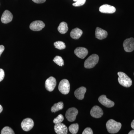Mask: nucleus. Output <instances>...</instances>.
Instances as JSON below:
<instances>
[{
    "label": "nucleus",
    "instance_id": "f257e3e1",
    "mask_svg": "<svg viewBox=\"0 0 134 134\" xmlns=\"http://www.w3.org/2000/svg\"><path fill=\"white\" fill-rule=\"evenodd\" d=\"M121 127L120 122H117L114 120H109L106 123V127L109 133L115 134L119 131Z\"/></svg>",
    "mask_w": 134,
    "mask_h": 134
},
{
    "label": "nucleus",
    "instance_id": "f03ea898",
    "mask_svg": "<svg viewBox=\"0 0 134 134\" xmlns=\"http://www.w3.org/2000/svg\"><path fill=\"white\" fill-rule=\"evenodd\" d=\"M117 74L119 76L118 81L121 85L126 88H129L132 86V79L126 74L120 72H118Z\"/></svg>",
    "mask_w": 134,
    "mask_h": 134
},
{
    "label": "nucleus",
    "instance_id": "7ed1b4c3",
    "mask_svg": "<svg viewBox=\"0 0 134 134\" xmlns=\"http://www.w3.org/2000/svg\"><path fill=\"white\" fill-rule=\"evenodd\" d=\"M98 55L96 54H93L86 59L84 63L85 68L86 69H91L96 66L98 62Z\"/></svg>",
    "mask_w": 134,
    "mask_h": 134
},
{
    "label": "nucleus",
    "instance_id": "20e7f679",
    "mask_svg": "<svg viewBox=\"0 0 134 134\" xmlns=\"http://www.w3.org/2000/svg\"><path fill=\"white\" fill-rule=\"evenodd\" d=\"M59 91L62 94L66 95L69 92L70 85L68 80L66 79H63L59 84Z\"/></svg>",
    "mask_w": 134,
    "mask_h": 134
},
{
    "label": "nucleus",
    "instance_id": "39448f33",
    "mask_svg": "<svg viewBox=\"0 0 134 134\" xmlns=\"http://www.w3.org/2000/svg\"><path fill=\"white\" fill-rule=\"evenodd\" d=\"M78 113V111L76 108L72 107L67 110L66 113V117L67 119L70 122L74 121L76 119L77 115Z\"/></svg>",
    "mask_w": 134,
    "mask_h": 134
},
{
    "label": "nucleus",
    "instance_id": "423d86ee",
    "mask_svg": "<svg viewBox=\"0 0 134 134\" xmlns=\"http://www.w3.org/2000/svg\"><path fill=\"white\" fill-rule=\"evenodd\" d=\"M34 122L30 118H26L22 121L21 126L22 129L25 132H28L33 127Z\"/></svg>",
    "mask_w": 134,
    "mask_h": 134
},
{
    "label": "nucleus",
    "instance_id": "0eeeda50",
    "mask_svg": "<svg viewBox=\"0 0 134 134\" xmlns=\"http://www.w3.org/2000/svg\"><path fill=\"white\" fill-rule=\"evenodd\" d=\"M123 46L125 52H131L134 50V38H133L126 39L124 41Z\"/></svg>",
    "mask_w": 134,
    "mask_h": 134
},
{
    "label": "nucleus",
    "instance_id": "6e6552de",
    "mask_svg": "<svg viewBox=\"0 0 134 134\" xmlns=\"http://www.w3.org/2000/svg\"><path fill=\"white\" fill-rule=\"evenodd\" d=\"M56 80L54 77H50L46 80L45 86L48 91H53L56 85Z\"/></svg>",
    "mask_w": 134,
    "mask_h": 134
},
{
    "label": "nucleus",
    "instance_id": "1a4fd4ad",
    "mask_svg": "<svg viewBox=\"0 0 134 134\" xmlns=\"http://www.w3.org/2000/svg\"><path fill=\"white\" fill-rule=\"evenodd\" d=\"M45 26L42 21H36L32 22L30 25V28L33 31H40Z\"/></svg>",
    "mask_w": 134,
    "mask_h": 134
},
{
    "label": "nucleus",
    "instance_id": "9d476101",
    "mask_svg": "<svg viewBox=\"0 0 134 134\" xmlns=\"http://www.w3.org/2000/svg\"><path fill=\"white\" fill-rule=\"evenodd\" d=\"M99 103L107 108H111L114 105V103L113 101L108 99L105 95H102L98 98Z\"/></svg>",
    "mask_w": 134,
    "mask_h": 134
},
{
    "label": "nucleus",
    "instance_id": "9b49d317",
    "mask_svg": "<svg viewBox=\"0 0 134 134\" xmlns=\"http://www.w3.org/2000/svg\"><path fill=\"white\" fill-rule=\"evenodd\" d=\"M90 114L92 117L95 118H100L103 115V111L102 109L98 106H94L92 108Z\"/></svg>",
    "mask_w": 134,
    "mask_h": 134
},
{
    "label": "nucleus",
    "instance_id": "f8f14e48",
    "mask_svg": "<svg viewBox=\"0 0 134 134\" xmlns=\"http://www.w3.org/2000/svg\"><path fill=\"white\" fill-rule=\"evenodd\" d=\"M75 54L81 59H84L88 55V51L84 47H79L76 48L74 51Z\"/></svg>",
    "mask_w": 134,
    "mask_h": 134
},
{
    "label": "nucleus",
    "instance_id": "ddd939ff",
    "mask_svg": "<svg viewBox=\"0 0 134 134\" xmlns=\"http://www.w3.org/2000/svg\"><path fill=\"white\" fill-rule=\"evenodd\" d=\"M54 130L58 134H66L68 133V129L66 125L63 123H60L55 124L54 127Z\"/></svg>",
    "mask_w": 134,
    "mask_h": 134
},
{
    "label": "nucleus",
    "instance_id": "4468645a",
    "mask_svg": "<svg viewBox=\"0 0 134 134\" xmlns=\"http://www.w3.org/2000/svg\"><path fill=\"white\" fill-rule=\"evenodd\" d=\"M99 10L101 13L113 14L116 11V9L113 6L107 4H105L100 6L99 8Z\"/></svg>",
    "mask_w": 134,
    "mask_h": 134
},
{
    "label": "nucleus",
    "instance_id": "2eb2a0df",
    "mask_svg": "<svg viewBox=\"0 0 134 134\" xmlns=\"http://www.w3.org/2000/svg\"><path fill=\"white\" fill-rule=\"evenodd\" d=\"M13 15L12 13L8 10H5L2 16L1 20L3 23L8 24L12 21Z\"/></svg>",
    "mask_w": 134,
    "mask_h": 134
},
{
    "label": "nucleus",
    "instance_id": "dca6fc26",
    "mask_svg": "<svg viewBox=\"0 0 134 134\" xmlns=\"http://www.w3.org/2000/svg\"><path fill=\"white\" fill-rule=\"evenodd\" d=\"M95 35L96 38L102 40L107 38L108 36V33L105 30L98 27L96 29Z\"/></svg>",
    "mask_w": 134,
    "mask_h": 134
},
{
    "label": "nucleus",
    "instance_id": "f3484780",
    "mask_svg": "<svg viewBox=\"0 0 134 134\" xmlns=\"http://www.w3.org/2000/svg\"><path fill=\"white\" fill-rule=\"evenodd\" d=\"M86 89L83 86L80 87L77 89L75 92V96L77 99L82 100L84 98L85 94L86 93Z\"/></svg>",
    "mask_w": 134,
    "mask_h": 134
},
{
    "label": "nucleus",
    "instance_id": "a211bd4d",
    "mask_svg": "<svg viewBox=\"0 0 134 134\" xmlns=\"http://www.w3.org/2000/svg\"><path fill=\"white\" fill-rule=\"evenodd\" d=\"M83 34L82 31L78 28L72 30L70 33V37L74 39L77 40L80 38Z\"/></svg>",
    "mask_w": 134,
    "mask_h": 134
},
{
    "label": "nucleus",
    "instance_id": "6ab92c4d",
    "mask_svg": "<svg viewBox=\"0 0 134 134\" xmlns=\"http://www.w3.org/2000/svg\"><path fill=\"white\" fill-rule=\"evenodd\" d=\"M58 31L62 34H65L66 33L68 30V24L65 22L61 23L58 28Z\"/></svg>",
    "mask_w": 134,
    "mask_h": 134
},
{
    "label": "nucleus",
    "instance_id": "aec40b11",
    "mask_svg": "<svg viewBox=\"0 0 134 134\" xmlns=\"http://www.w3.org/2000/svg\"><path fill=\"white\" fill-rule=\"evenodd\" d=\"M64 104L62 102L55 103L51 108L52 112L55 113L63 109Z\"/></svg>",
    "mask_w": 134,
    "mask_h": 134
},
{
    "label": "nucleus",
    "instance_id": "412c9836",
    "mask_svg": "<svg viewBox=\"0 0 134 134\" xmlns=\"http://www.w3.org/2000/svg\"><path fill=\"white\" fill-rule=\"evenodd\" d=\"M79 125L77 123L72 124L69 126V130L70 133L73 134H76L79 130Z\"/></svg>",
    "mask_w": 134,
    "mask_h": 134
},
{
    "label": "nucleus",
    "instance_id": "4be33fe9",
    "mask_svg": "<svg viewBox=\"0 0 134 134\" xmlns=\"http://www.w3.org/2000/svg\"><path fill=\"white\" fill-rule=\"evenodd\" d=\"M54 47L55 48L59 50H63L66 48V45L63 41H58L54 43Z\"/></svg>",
    "mask_w": 134,
    "mask_h": 134
},
{
    "label": "nucleus",
    "instance_id": "5701e85b",
    "mask_svg": "<svg viewBox=\"0 0 134 134\" xmlns=\"http://www.w3.org/2000/svg\"><path fill=\"white\" fill-rule=\"evenodd\" d=\"M53 61L54 62L60 66H62L64 65V60L60 56H58V55L55 56L53 60Z\"/></svg>",
    "mask_w": 134,
    "mask_h": 134
},
{
    "label": "nucleus",
    "instance_id": "b1692460",
    "mask_svg": "<svg viewBox=\"0 0 134 134\" xmlns=\"http://www.w3.org/2000/svg\"><path fill=\"white\" fill-rule=\"evenodd\" d=\"M1 134H14L15 133L13 130L9 127H4L1 130Z\"/></svg>",
    "mask_w": 134,
    "mask_h": 134
},
{
    "label": "nucleus",
    "instance_id": "393cba45",
    "mask_svg": "<svg viewBox=\"0 0 134 134\" xmlns=\"http://www.w3.org/2000/svg\"><path fill=\"white\" fill-rule=\"evenodd\" d=\"M64 119V117L62 114H60L58 115V117L55 118L53 121V122L54 124H59L62 123Z\"/></svg>",
    "mask_w": 134,
    "mask_h": 134
},
{
    "label": "nucleus",
    "instance_id": "a878e982",
    "mask_svg": "<svg viewBox=\"0 0 134 134\" xmlns=\"http://www.w3.org/2000/svg\"><path fill=\"white\" fill-rule=\"evenodd\" d=\"M86 0H77L75 3H73V5L74 7H80L82 6L85 3Z\"/></svg>",
    "mask_w": 134,
    "mask_h": 134
},
{
    "label": "nucleus",
    "instance_id": "bb28decb",
    "mask_svg": "<svg viewBox=\"0 0 134 134\" xmlns=\"http://www.w3.org/2000/svg\"><path fill=\"white\" fill-rule=\"evenodd\" d=\"M82 134H93V132L91 128H86L82 133Z\"/></svg>",
    "mask_w": 134,
    "mask_h": 134
},
{
    "label": "nucleus",
    "instance_id": "cd10ccee",
    "mask_svg": "<svg viewBox=\"0 0 134 134\" xmlns=\"http://www.w3.org/2000/svg\"><path fill=\"white\" fill-rule=\"evenodd\" d=\"M5 77V72L2 69H0V82L2 81Z\"/></svg>",
    "mask_w": 134,
    "mask_h": 134
},
{
    "label": "nucleus",
    "instance_id": "c85d7f7f",
    "mask_svg": "<svg viewBox=\"0 0 134 134\" xmlns=\"http://www.w3.org/2000/svg\"><path fill=\"white\" fill-rule=\"evenodd\" d=\"M34 2L37 3H42L45 2L46 0H32Z\"/></svg>",
    "mask_w": 134,
    "mask_h": 134
},
{
    "label": "nucleus",
    "instance_id": "c756f323",
    "mask_svg": "<svg viewBox=\"0 0 134 134\" xmlns=\"http://www.w3.org/2000/svg\"><path fill=\"white\" fill-rule=\"evenodd\" d=\"M5 50V47L3 45H0V56Z\"/></svg>",
    "mask_w": 134,
    "mask_h": 134
},
{
    "label": "nucleus",
    "instance_id": "7c9ffc66",
    "mask_svg": "<svg viewBox=\"0 0 134 134\" xmlns=\"http://www.w3.org/2000/svg\"><path fill=\"white\" fill-rule=\"evenodd\" d=\"M131 127L133 129H134V120H133L131 124Z\"/></svg>",
    "mask_w": 134,
    "mask_h": 134
},
{
    "label": "nucleus",
    "instance_id": "2f4dec72",
    "mask_svg": "<svg viewBox=\"0 0 134 134\" xmlns=\"http://www.w3.org/2000/svg\"><path fill=\"white\" fill-rule=\"evenodd\" d=\"M129 134H134V129L131 130L129 133Z\"/></svg>",
    "mask_w": 134,
    "mask_h": 134
},
{
    "label": "nucleus",
    "instance_id": "473e14b6",
    "mask_svg": "<svg viewBox=\"0 0 134 134\" xmlns=\"http://www.w3.org/2000/svg\"><path fill=\"white\" fill-rule=\"evenodd\" d=\"M3 111V107L1 105H0V113L2 111Z\"/></svg>",
    "mask_w": 134,
    "mask_h": 134
},
{
    "label": "nucleus",
    "instance_id": "72a5a7b5",
    "mask_svg": "<svg viewBox=\"0 0 134 134\" xmlns=\"http://www.w3.org/2000/svg\"><path fill=\"white\" fill-rule=\"evenodd\" d=\"M77 1V0H73V1H74L75 2H76Z\"/></svg>",
    "mask_w": 134,
    "mask_h": 134
},
{
    "label": "nucleus",
    "instance_id": "f704fd0d",
    "mask_svg": "<svg viewBox=\"0 0 134 134\" xmlns=\"http://www.w3.org/2000/svg\"></svg>",
    "mask_w": 134,
    "mask_h": 134
}]
</instances>
